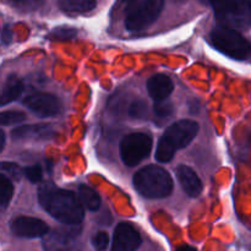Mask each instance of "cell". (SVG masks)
I'll list each match as a JSON object with an SVG mask.
<instances>
[{
  "label": "cell",
  "instance_id": "1",
  "mask_svg": "<svg viewBox=\"0 0 251 251\" xmlns=\"http://www.w3.org/2000/svg\"><path fill=\"white\" fill-rule=\"evenodd\" d=\"M42 207L58 222L77 226L83 220V206L74 193L59 189L53 183H44L38 189Z\"/></svg>",
  "mask_w": 251,
  "mask_h": 251
},
{
  "label": "cell",
  "instance_id": "2",
  "mask_svg": "<svg viewBox=\"0 0 251 251\" xmlns=\"http://www.w3.org/2000/svg\"><path fill=\"white\" fill-rule=\"evenodd\" d=\"M199 132V124L194 120L184 119L173 123L167 127L156 149V159L167 163L173 159L178 150L188 146Z\"/></svg>",
  "mask_w": 251,
  "mask_h": 251
},
{
  "label": "cell",
  "instance_id": "3",
  "mask_svg": "<svg viewBox=\"0 0 251 251\" xmlns=\"http://www.w3.org/2000/svg\"><path fill=\"white\" fill-rule=\"evenodd\" d=\"M210 4L220 27L245 29L251 26V0H200Z\"/></svg>",
  "mask_w": 251,
  "mask_h": 251
},
{
  "label": "cell",
  "instance_id": "4",
  "mask_svg": "<svg viewBox=\"0 0 251 251\" xmlns=\"http://www.w3.org/2000/svg\"><path fill=\"white\" fill-rule=\"evenodd\" d=\"M135 189L147 199H163L173 191V180L162 167L147 166L135 173L132 179Z\"/></svg>",
  "mask_w": 251,
  "mask_h": 251
},
{
  "label": "cell",
  "instance_id": "5",
  "mask_svg": "<svg viewBox=\"0 0 251 251\" xmlns=\"http://www.w3.org/2000/svg\"><path fill=\"white\" fill-rule=\"evenodd\" d=\"M210 43L218 51L235 60H245L251 55V43L235 29L226 27L212 29Z\"/></svg>",
  "mask_w": 251,
  "mask_h": 251
},
{
  "label": "cell",
  "instance_id": "6",
  "mask_svg": "<svg viewBox=\"0 0 251 251\" xmlns=\"http://www.w3.org/2000/svg\"><path fill=\"white\" fill-rule=\"evenodd\" d=\"M151 150L152 139L142 132L127 135L120 142V157L127 167L137 166L149 157Z\"/></svg>",
  "mask_w": 251,
  "mask_h": 251
},
{
  "label": "cell",
  "instance_id": "7",
  "mask_svg": "<svg viewBox=\"0 0 251 251\" xmlns=\"http://www.w3.org/2000/svg\"><path fill=\"white\" fill-rule=\"evenodd\" d=\"M163 6L164 0H145L127 12L125 27L131 32L147 28L158 19Z\"/></svg>",
  "mask_w": 251,
  "mask_h": 251
},
{
  "label": "cell",
  "instance_id": "8",
  "mask_svg": "<svg viewBox=\"0 0 251 251\" xmlns=\"http://www.w3.org/2000/svg\"><path fill=\"white\" fill-rule=\"evenodd\" d=\"M80 229L76 226H68V228H59L43 237L44 251H81L76 237Z\"/></svg>",
  "mask_w": 251,
  "mask_h": 251
},
{
  "label": "cell",
  "instance_id": "9",
  "mask_svg": "<svg viewBox=\"0 0 251 251\" xmlns=\"http://www.w3.org/2000/svg\"><path fill=\"white\" fill-rule=\"evenodd\" d=\"M24 104L39 118H53L61 112V102L54 95L34 92L27 96Z\"/></svg>",
  "mask_w": 251,
  "mask_h": 251
},
{
  "label": "cell",
  "instance_id": "10",
  "mask_svg": "<svg viewBox=\"0 0 251 251\" xmlns=\"http://www.w3.org/2000/svg\"><path fill=\"white\" fill-rule=\"evenodd\" d=\"M10 229L16 237L20 238H39L44 237L49 232L46 222L33 217L20 216L10 223Z\"/></svg>",
  "mask_w": 251,
  "mask_h": 251
},
{
  "label": "cell",
  "instance_id": "11",
  "mask_svg": "<svg viewBox=\"0 0 251 251\" xmlns=\"http://www.w3.org/2000/svg\"><path fill=\"white\" fill-rule=\"evenodd\" d=\"M140 245L141 237L130 223L122 222L117 226L113 238L112 251H136Z\"/></svg>",
  "mask_w": 251,
  "mask_h": 251
},
{
  "label": "cell",
  "instance_id": "12",
  "mask_svg": "<svg viewBox=\"0 0 251 251\" xmlns=\"http://www.w3.org/2000/svg\"><path fill=\"white\" fill-rule=\"evenodd\" d=\"M147 90L154 102H163L174 90V83L171 77L164 74H157L147 81Z\"/></svg>",
  "mask_w": 251,
  "mask_h": 251
},
{
  "label": "cell",
  "instance_id": "13",
  "mask_svg": "<svg viewBox=\"0 0 251 251\" xmlns=\"http://www.w3.org/2000/svg\"><path fill=\"white\" fill-rule=\"evenodd\" d=\"M176 174L183 190L190 198H198L202 193V183H201L198 174L190 167L180 164V166L176 167Z\"/></svg>",
  "mask_w": 251,
  "mask_h": 251
},
{
  "label": "cell",
  "instance_id": "14",
  "mask_svg": "<svg viewBox=\"0 0 251 251\" xmlns=\"http://www.w3.org/2000/svg\"><path fill=\"white\" fill-rule=\"evenodd\" d=\"M53 135L50 125H25L11 131L14 140H46Z\"/></svg>",
  "mask_w": 251,
  "mask_h": 251
},
{
  "label": "cell",
  "instance_id": "15",
  "mask_svg": "<svg viewBox=\"0 0 251 251\" xmlns=\"http://www.w3.org/2000/svg\"><path fill=\"white\" fill-rule=\"evenodd\" d=\"M24 92V83L17 76L11 75L6 78L0 93V105H5L16 100Z\"/></svg>",
  "mask_w": 251,
  "mask_h": 251
},
{
  "label": "cell",
  "instance_id": "16",
  "mask_svg": "<svg viewBox=\"0 0 251 251\" xmlns=\"http://www.w3.org/2000/svg\"><path fill=\"white\" fill-rule=\"evenodd\" d=\"M78 200L81 205L90 211H97L100 206V198L92 188L87 185H80L78 188Z\"/></svg>",
  "mask_w": 251,
  "mask_h": 251
},
{
  "label": "cell",
  "instance_id": "17",
  "mask_svg": "<svg viewBox=\"0 0 251 251\" xmlns=\"http://www.w3.org/2000/svg\"><path fill=\"white\" fill-rule=\"evenodd\" d=\"M59 7L65 12H88L96 7V0H58Z\"/></svg>",
  "mask_w": 251,
  "mask_h": 251
},
{
  "label": "cell",
  "instance_id": "18",
  "mask_svg": "<svg viewBox=\"0 0 251 251\" xmlns=\"http://www.w3.org/2000/svg\"><path fill=\"white\" fill-rule=\"evenodd\" d=\"M174 104L171 102H156L153 107V114H154V122L157 125H163L164 123L168 122L174 114Z\"/></svg>",
  "mask_w": 251,
  "mask_h": 251
},
{
  "label": "cell",
  "instance_id": "19",
  "mask_svg": "<svg viewBox=\"0 0 251 251\" xmlns=\"http://www.w3.org/2000/svg\"><path fill=\"white\" fill-rule=\"evenodd\" d=\"M14 195V185L5 174L0 173V207L5 208Z\"/></svg>",
  "mask_w": 251,
  "mask_h": 251
},
{
  "label": "cell",
  "instance_id": "20",
  "mask_svg": "<svg viewBox=\"0 0 251 251\" xmlns=\"http://www.w3.org/2000/svg\"><path fill=\"white\" fill-rule=\"evenodd\" d=\"M147 113H149V107H147V103L144 100H132L129 105V109H127L129 117L136 120L146 119Z\"/></svg>",
  "mask_w": 251,
  "mask_h": 251
},
{
  "label": "cell",
  "instance_id": "21",
  "mask_svg": "<svg viewBox=\"0 0 251 251\" xmlns=\"http://www.w3.org/2000/svg\"><path fill=\"white\" fill-rule=\"evenodd\" d=\"M26 119V114L19 110H6L0 113V125H14L24 122Z\"/></svg>",
  "mask_w": 251,
  "mask_h": 251
},
{
  "label": "cell",
  "instance_id": "22",
  "mask_svg": "<svg viewBox=\"0 0 251 251\" xmlns=\"http://www.w3.org/2000/svg\"><path fill=\"white\" fill-rule=\"evenodd\" d=\"M76 34H77L76 29L71 27H58L50 32L49 38L56 39V41H69V39L75 38Z\"/></svg>",
  "mask_w": 251,
  "mask_h": 251
},
{
  "label": "cell",
  "instance_id": "23",
  "mask_svg": "<svg viewBox=\"0 0 251 251\" xmlns=\"http://www.w3.org/2000/svg\"><path fill=\"white\" fill-rule=\"evenodd\" d=\"M109 245V235L105 232H98L92 238V247L96 251H105Z\"/></svg>",
  "mask_w": 251,
  "mask_h": 251
},
{
  "label": "cell",
  "instance_id": "24",
  "mask_svg": "<svg viewBox=\"0 0 251 251\" xmlns=\"http://www.w3.org/2000/svg\"><path fill=\"white\" fill-rule=\"evenodd\" d=\"M24 174L31 183H39L43 178V172H42V167L36 164V166L27 167L24 169Z\"/></svg>",
  "mask_w": 251,
  "mask_h": 251
},
{
  "label": "cell",
  "instance_id": "25",
  "mask_svg": "<svg viewBox=\"0 0 251 251\" xmlns=\"http://www.w3.org/2000/svg\"><path fill=\"white\" fill-rule=\"evenodd\" d=\"M0 169H1V171H4L6 174H9V176H12L14 179H17V180L21 178L22 171L20 169V167L17 166V164L2 162V163H0Z\"/></svg>",
  "mask_w": 251,
  "mask_h": 251
},
{
  "label": "cell",
  "instance_id": "26",
  "mask_svg": "<svg viewBox=\"0 0 251 251\" xmlns=\"http://www.w3.org/2000/svg\"><path fill=\"white\" fill-rule=\"evenodd\" d=\"M199 109H200V103H199V100H193L189 103V110H190L191 114H198Z\"/></svg>",
  "mask_w": 251,
  "mask_h": 251
},
{
  "label": "cell",
  "instance_id": "27",
  "mask_svg": "<svg viewBox=\"0 0 251 251\" xmlns=\"http://www.w3.org/2000/svg\"><path fill=\"white\" fill-rule=\"evenodd\" d=\"M11 37H12V33H11V29L9 28V27H6V28L4 29V32H2V41H4V43H10L11 42Z\"/></svg>",
  "mask_w": 251,
  "mask_h": 251
},
{
  "label": "cell",
  "instance_id": "28",
  "mask_svg": "<svg viewBox=\"0 0 251 251\" xmlns=\"http://www.w3.org/2000/svg\"><path fill=\"white\" fill-rule=\"evenodd\" d=\"M176 251H198L195 249V248L190 247V245H181V247H179Z\"/></svg>",
  "mask_w": 251,
  "mask_h": 251
},
{
  "label": "cell",
  "instance_id": "29",
  "mask_svg": "<svg viewBox=\"0 0 251 251\" xmlns=\"http://www.w3.org/2000/svg\"><path fill=\"white\" fill-rule=\"evenodd\" d=\"M4 146H5V134L0 130V152L2 151Z\"/></svg>",
  "mask_w": 251,
  "mask_h": 251
},
{
  "label": "cell",
  "instance_id": "30",
  "mask_svg": "<svg viewBox=\"0 0 251 251\" xmlns=\"http://www.w3.org/2000/svg\"><path fill=\"white\" fill-rule=\"evenodd\" d=\"M10 1H12V2H16V4H26V2L31 1V0H10ZM32 1H33L34 4H36V2L38 1V0H32Z\"/></svg>",
  "mask_w": 251,
  "mask_h": 251
},
{
  "label": "cell",
  "instance_id": "31",
  "mask_svg": "<svg viewBox=\"0 0 251 251\" xmlns=\"http://www.w3.org/2000/svg\"><path fill=\"white\" fill-rule=\"evenodd\" d=\"M122 1L126 2V4H127V2H131V1H134V0H122Z\"/></svg>",
  "mask_w": 251,
  "mask_h": 251
},
{
  "label": "cell",
  "instance_id": "32",
  "mask_svg": "<svg viewBox=\"0 0 251 251\" xmlns=\"http://www.w3.org/2000/svg\"><path fill=\"white\" fill-rule=\"evenodd\" d=\"M174 1H176V2H183V1H185V0H174Z\"/></svg>",
  "mask_w": 251,
  "mask_h": 251
}]
</instances>
